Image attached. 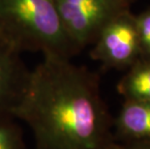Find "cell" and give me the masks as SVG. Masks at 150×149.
<instances>
[{
  "label": "cell",
  "instance_id": "1",
  "mask_svg": "<svg viewBox=\"0 0 150 149\" xmlns=\"http://www.w3.org/2000/svg\"><path fill=\"white\" fill-rule=\"evenodd\" d=\"M31 130L35 149H113V118L99 77L71 59L43 55L30 70L13 113Z\"/></svg>",
  "mask_w": 150,
  "mask_h": 149
},
{
  "label": "cell",
  "instance_id": "2",
  "mask_svg": "<svg viewBox=\"0 0 150 149\" xmlns=\"http://www.w3.org/2000/svg\"><path fill=\"white\" fill-rule=\"evenodd\" d=\"M0 40L20 53L72 59L81 52L67 35L54 0H0Z\"/></svg>",
  "mask_w": 150,
  "mask_h": 149
},
{
  "label": "cell",
  "instance_id": "3",
  "mask_svg": "<svg viewBox=\"0 0 150 149\" xmlns=\"http://www.w3.org/2000/svg\"><path fill=\"white\" fill-rule=\"evenodd\" d=\"M67 35L81 52L90 46L104 25L129 10L126 0H54Z\"/></svg>",
  "mask_w": 150,
  "mask_h": 149
},
{
  "label": "cell",
  "instance_id": "4",
  "mask_svg": "<svg viewBox=\"0 0 150 149\" xmlns=\"http://www.w3.org/2000/svg\"><path fill=\"white\" fill-rule=\"evenodd\" d=\"M90 57L107 69L126 70L140 58L136 15L121 12L104 25L92 44Z\"/></svg>",
  "mask_w": 150,
  "mask_h": 149
},
{
  "label": "cell",
  "instance_id": "5",
  "mask_svg": "<svg viewBox=\"0 0 150 149\" xmlns=\"http://www.w3.org/2000/svg\"><path fill=\"white\" fill-rule=\"evenodd\" d=\"M29 72L21 53L0 40V121L15 119L13 113L23 92Z\"/></svg>",
  "mask_w": 150,
  "mask_h": 149
},
{
  "label": "cell",
  "instance_id": "6",
  "mask_svg": "<svg viewBox=\"0 0 150 149\" xmlns=\"http://www.w3.org/2000/svg\"><path fill=\"white\" fill-rule=\"evenodd\" d=\"M113 133L121 143L150 141V102L124 100L113 118Z\"/></svg>",
  "mask_w": 150,
  "mask_h": 149
},
{
  "label": "cell",
  "instance_id": "7",
  "mask_svg": "<svg viewBox=\"0 0 150 149\" xmlns=\"http://www.w3.org/2000/svg\"><path fill=\"white\" fill-rule=\"evenodd\" d=\"M117 91L124 100L150 102V58L140 57L127 69Z\"/></svg>",
  "mask_w": 150,
  "mask_h": 149
},
{
  "label": "cell",
  "instance_id": "8",
  "mask_svg": "<svg viewBox=\"0 0 150 149\" xmlns=\"http://www.w3.org/2000/svg\"><path fill=\"white\" fill-rule=\"evenodd\" d=\"M0 149H25L23 133L16 119L0 121Z\"/></svg>",
  "mask_w": 150,
  "mask_h": 149
},
{
  "label": "cell",
  "instance_id": "9",
  "mask_svg": "<svg viewBox=\"0 0 150 149\" xmlns=\"http://www.w3.org/2000/svg\"><path fill=\"white\" fill-rule=\"evenodd\" d=\"M137 29H138L140 57L150 58V8L136 15Z\"/></svg>",
  "mask_w": 150,
  "mask_h": 149
},
{
  "label": "cell",
  "instance_id": "10",
  "mask_svg": "<svg viewBox=\"0 0 150 149\" xmlns=\"http://www.w3.org/2000/svg\"><path fill=\"white\" fill-rule=\"evenodd\" d=\"M113 149H150V141L127 142V143L117 142Z\"/></svg>",
  "mask_w": 150,
  "mask_h": 149
},
{
  "label": "cell",
  "instance_id": "11",
  "mask_svg": "<svg viewBox=\"0 0 150 149\" xmlns=\"http://www.w3.org/2000/svg\"><path fill=\"white\" fill-rule=\"evenodd\" d=\"M126 1H127V2H129L130 4H132V3H133L134 1H135V0H126Z\"/></svg>",
  "mask_w": 150,
  "mask_h": 149
}]
</instances>
